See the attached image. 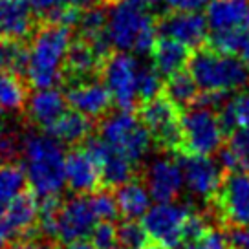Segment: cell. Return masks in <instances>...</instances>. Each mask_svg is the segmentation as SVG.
<instances>
[{
	"label": "cell",
	"instance_id": "f35d334b",
	"mask_svg": "<svg viewBox=\"0 0 249 249\" xmlns=\"http://www.w3.org/2000/svg\"><path fill=\"white\" fill-rule=\"evenodd\" d=\"M13 249H55L52 244L48 242H39V240H24L20 244H17Z\"/></svg>",
	"mask_w": 249,
	"mask_h": 249
},
{
	"label": "cell",
	"instance_id": "484cf974",
	"mask_svg": "<svg viewBox=\"0 0 249 249\" xmlns=\"http://www.w3.org/2000/svg\"><path fill=\"white\" fill-rule=\"evenodd\" d=\"M161 92L171 99L181 112H185L187 108L195 107L196 99H198V93L200 88L195 83L193 75L189 73V70H179L176 73H172L167 77V81L163 83Z\"/></svg>",
	"mask_w": 249,
	"mask_h": 249
},
{
	"label": "cell",
	"instance_id": "ba28073f",
	"mask_svg": "<svg viewBox=\"0 0 249 249\" xmlns=\"http://www.w3.org/2000/svg\"><path fill=\"white\" fill-rule=\"evenodd\" d=\"M211 205L216 213V218L227 227L249 226V172L229 171L222 176Z\"/></svg>",
	"mask_w": 249,
	"mask_h": 249
},
{
	"label": "cell",
	"instance_id": "277c9868",
	"mask_svg": "<svg viewBox=\"0 0 249 249\" xmlns=\"http://www.w3.org/2000/svg\"><path fill=\"white\" fill-rule=\"evenodd\" d=\"M107 35L119 52L147 53L158 37L156 18L138 0H119L108 17Z\"/></svg>",
	"mask_w": 249,
	"mask_h": 249
},
{
	"label": "cell",
	"instance_id": "836d02e7",
	"mask_svg": "<svg viewBox=\"0 0 249 249\" xmlns=\"http://www.w3.org/2000/svg\"><path fill=\"white\" fill-rule=\"evenodd\" d=\"M163 83L161 75L154 68H140L138 71V101H148L156 97L158 93H161Z\"/></svg>",
	"mask_w": 249,
	"mask_h": 249
},
{
	"label": "cell",
	"instance_id": "d590c367",
	"mask_svg": "<svg viewBox=\"0 0 249 249\" xmlns=\"http://www.w3.org/2000/svg\"><path fill=\"white\" fill-rule=\"evenodd\" d=\"M209 229L205 218L202 214H196V213H189V216L185 220V226H183V234H181V244H189V242H198L202 238L205 231Z\"/></svg>",
	"mask_w": 249,
	"mask_h": 249
},
{
	"label": "cell",
	"instance_id": "e0dca14e",
	"mask_svg": "<svg viewBox=\"0 0 249 249\" xmlns=\"http://www.w3.org/2000/svg\"><path fill=\"white\" fill-rule=\"evenodd\" d=\"M64 95L71 108L88 117H103L114 103L107 85L95 79L70 83Z\"/></svg>",
	"mask_w": 249,
	"mask_h": 249
},
{
	"label": "cell",
	"instance_id": "4dcf8cb0",
	"mask_svg": "<svg viewBox=\"0 0 249 249\" xmlns=\"http://www.w3.org/2000/svg\"><path fill=\"white\" fill-rule=\"evenodd\" d=\"M26 171L15 161L0 163V200L8 203L11 198L20 195L26 185Z\"/></svg>",
	"mask_w": 249,
	"mask_h": 249
},
{
	"label": "cell",
	"instance_id": "f546056e",
	"mask_svg": "<svg viewBox=\"0 0 249 249\" xmlns=\"http://www.w3.org/2000/svg\"><path fill=\"white\" fill-rule=\"evenodd\" d=\"M30 44L26 40H0V62L6 70L26 75Z\"/></svg>",
	"mask_w": 249,
	"mask_h": 249
},
{
	"label": "cell",
	"instance_id": "2e32d148",
	"mask_svg": "<svg viewBox=\"0 0 249 249\" xmlns=\"http://www.w3.org/2000/svg\"><path fill=\"white\" fill-rule=\"evenodd\" d=\"M183 183L195 196L211 202L222 181V171L209 156H179Z\"/></svg>",
	"mask_w": 249,
	"mask_h": 249
},
{
	"label": "cell",
	"instance_id": "7c38bea8",
	"mask_svg": "<svg viewBox=\"0 0 249 249\" xmlns=\"http://www.w3.org/2000/svg\"><path fill=\"white\" fill-rule=\"evenodd\" d=\"M110 53H105L99 48L92 44L90 40L83 37H75L70 40V46L64 57L62 64V79H66V83H79L86 79H95L101 75L103 64L107 61Z\"/></svg>",
	"mask_w": 249,
	"mask_h": 249
},
{
	"label": "cell",
	"instance_id": "b9f144b4",
	"mask_svg": "<svg viewBox=\"0 0 249 249\" xmlns=\"http://www.w3.org/2000/svg\"><path fill=\"white\" fill-rule=\"evenodd\" d=\"M238 55H240V59L246 64L249 66V37L246 40H244V44H242V48H240V52H238Z\"/></svg>",
	"mask_w": 249,
	"mask_h": 249
},
{
	"label": "cell",
	"instance_id": "ac0fdd59",
	"mask_svg": "<svg viewBox=\"0 0 249 249\" xmlns=\"http://www.w3.org/2000/svg\"><path fill=\"white\" fill-rule=\"evenodd\" d=\"M37 26L28 0H0V40H28Z\"/></svg>",
	"mask_w": 249,
	"mask_h": 249
},
{
	"label": "cell",
	"instance_id": "7bdbcfd3",
	"mask_svg": "<svg viewBox=\"0 0 249 249\" xmlns=\"http://www.w3.org/2000/svg\"><path fill=\"white\" fill-rule=\"evenodd\" d=\"M66 249H95L92 244H86V242H73V244H66Z\"/></svg>",
	"mask_w": 249,
	"mask_h": 249
},
{
	"label": "cell",
	"instance_id": "52a82bcc",
	"mask_svg": "<svg viewBox=\"0 0 249 249\" xmlns=\"http://www.w3.org/2000/svg\"><path fill=\"white\" fill-rule=\"evenodd\" d=\"M101 138L119 154L128 158L132 163H140L150 148V134L143 126L140 117L132 112L121 110L119 114L107 117L99 126Z\"/></svg>",
	"mask_w": 249,
	"mask_h": 249
},
{
	"label": "cell",
	"instance_id": "83f0119b",
	"mask_svg": "<svg viewBox=\"0 0 249 249\" xmlns=\"http://www.w3.org/2000/svg\"><path fill=\"white\" fill-rule=\"evenodd\" d=\"M222 167L227 171H248L249 172V132L236 130L229 136L227 145L220 152Z\"/></svg>",
	"mask_w": 249,
	"mask_h": 249
},
{
	"label": "cell",
	"instance_id": "cb8c5ba5",
	"mask_svg": "<svg viewBox=\"0 0 249 249\" xmlns=\"http://www.w3.org/2000/svg\"><path fill=\"white\" fill-rule=\"evenodd\" d=\"M48 136H52L59 143H83L86 138H90L92 132V121L90 117L81 114L79 110H64L61 116L46 128Z\"/></svg>",
	"mask_w": 249,
	"mask_h": 249
},
{
	"label": "cell",
	"instance_id": "e575fe53",
	"mask_svg": "<svg viewBox=\"0 0 249 249\" xmlns=\"http://www.w3.org/2000/svg\"><path fill=\"white\" fill-rule=\"evenodd\" d=\"M90 238L95 249H114L117 244V227L108 220H103L101 224L93 226Z\"/></svg>",
	"mask_w": 249,
	"mask_h": 249
},
{
	"label": "cell",
	"instance_id": "8992f818",
	"mask_svg": "<svg viewBox=\"0 0 249 249\" xmlns=\"http://www.w3.org/2000/svg\"><path fill=\"white\" fill-rule=\"evenodd\" d=\"M183 138L178 156H211L222 147L224 124L207 107H191L181 116Z\"/></svg>",
	"mask_w": 249,
	"mask_h": 249
},
{
	"label": "cell",
	"instance_id": "7dc6e473",
	"mask_svg": "<svg viewBox=\"0 0 249 249\" xmlns=\"http://www.w3.org/2000/svg\"><path fill=\"white\" fill-rule=\"evenodd\" d=\"M105 2H110V4H117L119 0H105Z\"/></svg>",
	"mask_w": 249,
	"mask_h": 249
},
{
	"label": "cell",
	"instance_id": "7a4b0ae2",
	"mask_svg": "<svg viewBox=\"0 0 249 249\" xmlns=\"http://www.w3.org/2000/svg\"><path fill=\"white\" fill-rule=\"evenodd\" d=\"M20 148L26 158V179L37 200L61 195L66 178L59 141L48 134H28Z\"/></svg>",
	"mask_w": 249,
	"mask_h": 249
},
{
	"label": "cell",
	"instance_id": "d4e9b609",
	"mask_svg": "<svg viewBox=\"0 0 249 249\" xmlns=\"http://www.w3.org/2000/svg\"><path fill=\"white\" fill-rule=\"evenodd\" d=\"M150 198L152 196L148 193V189L136 178L123 183L121 187H117L116 193L119 213L128 220H136V218L143 216L150 207Z\"/></svg>",
	"mask_w": 249,
	"mask_h": 249
},
{
	"label": "cell",
	"instance_id": "5bb4252c",
	"mask_svg": "<svg viewBox=\"0 0 249 249\" xmlns=\"http://www.w3.org/2000/svg\"><path fill=\"white\" fill-rule=\"evenodd\" d=\"M207 18L193 11H171L156 18L158 35L179 40L189 48H200L207 42Z\"/></svg>",
	"mask_w": 249,
	"mask_h": 249
},
{
	"label": "cell",
	"instance_id": "74e56055",
	"mask_svg": "<svg viewBox=\"0 0 249 249\" xmlns=\"http://www.w3.org/2000/svg\"><path fill=\"white\" fill-rule=\"evenodd\" d=\"M227 238L234 249H249V226L233 229Z\"/></svg>",
	"mask_w": 249,
	"mask_h": 249
},
{
	"label": "cell",
	"instance_id": "44dd1931",
	"mask_svg": "<svg viewBox=\"0 0 249 249\" xmlns=\"http://www.w3.org/2000/svg\"><path fill=\"white\" fill-rule=\"evenodd\" d=\"M207 26L211 31H249V0H211Z\"/></svg>",
	"mask_w": 249,
	"mask_h": 249
},
{
	"label": "cell",
	"instance_id": "9c48e42d",
	"mask_svg": "<svg viewBox=\"0 0 249 249\" xmlns=\"http://www.w3.org/2000/svg\"><path fill=\"white\" fill-rule=\"evenodd\" d=\"M138 71L140 64L124 52L110 53L103 64L101 75L110 90L112 101L124 112L138 108Z\"/></svg>",
	"mask_w": 249,
	"mask_h": 249
},
{
	"label": "cell",
	"instance_id": "30bf717a",
	"mask_svg": "<svg viewBox=\"0 0 249 249\" xmlns=\"http://www.w3.org/2000/svg\"><path fill=\"white\" fill-rule=\"evenodd\" d=\"M191 211L181 205H172L169 202H160L154 207H148L143 214V227L148 240L163 244L167 248L181 246L183 226Z\"/></svg>",
	"mask_w": 249,
	"mask_h": 249
},
{
	"label": "cell",
	"instance_id": "1f68e13d",
	"mask_svg": "<svg viewBox=\"0 0 249 249\" xmlns=\"http://www.w3.org/2000/svg\"><path fill=\"white\" fill-rule=\"evenodd\" d=\"M90 203H92V209L95 213L97 220H108V222H112L119 214L116 195H112V191H110L108 187H103L99 191H95L93 196L90 198Z\"/></svg>",
	"mask_w": 249,
	"mask_h": 249
},
{
	"label": "cell",
	"instance_id": "ab89813d",
	"mask_svg": "<svg viewBox=\"0 0 249 249\" xmlns=\"http://www.w3.org/2000/svg\"><path fill=\"white\" fill-rule=\"evenodd\" d=\"M179 249H211L205 242L200 238L198 242H189V244H181V248Z\"/></svg>",
	"mask_w": 249,
	"mask_h": 249
},
{
	"label": "cell",
	"instance_id": "6da1fadb",
	"mask_svg": "<svg viewBox=\"0 0 249 249\" xmlns=\"http://www.w3.org/2000/svg\"><path fill=\"white\" fill-rule=\"evenodd\" d=\"M30 42L26 77L37 88H52L62 81V64L71 40L70 26L44 22L37 26Z\"/></svg>",
	"mask_w": 249,
	"mask_h": 249
},
{
	"label": "cell",
	"instance_id": "f1b7e54d",
	"mask_svg": "<svg viewBox=\"0 0 249 249\" xmlns=\"http://www.w3.org/2000/svg\"><path fill=\"white\" fill-rule=\"evenodd\" d=\"M220 121L224 130H246L249 132V86H246L231 101L224 103Z\"/></svg>",
	"mask_w": 249,
	"mask_h": 249
},
{
	"label": "cell",
	"instance_id": "f6af8a7d",
	"mask_svg": "<svg viewBox=\"0 0 249 249\" xmlns=\"http://www.w3.org/2000/svg\"><path fill=\"white\" fill-rule=\"evenodd\" d=\"M140 4H143L145 8H148V6H158V4H161V2H165V0H138Z\"/></svg>",
	"mask_w": 249,
	"mask_h": 249
},
{
	"label": "cell",
	"instance_id": "ffe728a7",
	"mask_svg": "<svg viewBox=\"0 0 249 249\" xmlns=\"http://www.w3.org/2000/svg\"><path fill=\"white\" fill-rule=\"evenodd\" d=\"M39 218V200L33 191H22L20 195L11 198L2 211V224L8 229L9 234L26 236L37 226Z\"/></svg>",
	"mask_w": 249,
	"mask_h": 249
},
{
	"label": "cell",
	"instance_id": "d6986e66",
	"mask_svg": "<svg viewBox=\"0 0 249 249\" xmlns=\"http://www.w3.org/2000/svg\"><path fill=\"white\" fill-rule=\"evenodd\" d=\"M147 189L156 202H171L183 187V171L178 161L156 160L147 171Z\"/></svg>",
	"mask_w": 249,
	"mask_h": 249
},
{
	"label": "cell",
	"instance_id": "8d00e7d4",
	"mask_svg": "<svg viewBox=\"0 0 249 249\" xmlns=\"http://www.w3.org/2000/svg\"><path fill=\"white\" fill-rule=\"evenodd\" d=\"M165 2L172 11H193V13H198L200 9L207 8L211 4V0H165Z\"/></svg>",
	"mask_w": 249,
	"mask_h": 249
},
{
	"label": "cell",
	"instance_id": "4fadbf2b",
	"mask_svg": "<svg viewBox=\"0 0 249 249\" xmlns=\"http://www.w3.org/2000/svg\"><path fill=\"white\" fill-rule=\"evenodd\" d=\"M83 147L93 156V160L99 165L103 187L117 189L136 178V163L114 150L103 138H86L83 141Z\"/></svg>",
	"mask_w": 249,
	"mask_h": 249
},
{
	"label": "cell",
	"instance_id": "4316f807",
	"mask_svg": "<svg viewBox=\"0 0 249 249\" xmlns=\"http://www.w3.org/2000/svg\"><path fill=\"white\" fill-rule=\"evenodd\" d=\"M28 103V88L22 75L9 70H0V110L17 112Z\"/></svg>",
	"mask_w": 249,
	"mask_h": 249
},
{
	"label": "cell",
	"instance_id": "c3c4849f",
	"mask_svg": "<svg viewBox=\"0 0 249 249\" xmlns=\"http://www.w3.org/2000/svg\"><path fill=\"white\" fill-rule=\"evenodd\" d=\"M114 249H128V248H124V246H123V248H114Z\"/></svg>",
	"mask_w": 249,
	"mask_h": 249
},
{
	"label": "cell",
	"instance_id": "8fae6325",
	"mask_svg": "<svg viewBox=\"0 0 249 249\" xmlns=\"http://www.w3.org/2000/svg\"><path fill=\"white\" fill-rule=\"evenodd\" d=\"M95 213L92 209L90 198L77 195L59 205L55 220V238L62 244H73L90 236L95 226Z\"/></svg>",
	"mask_w": 249,
	"mask_h": 249
},
{
	"label": "cell",
	"instance_id": "9a60e30c",
	"mask_svg": "<svg viewBox=\"0 0 249 249\" xmlns=\"http://www.w3.org/2000/svg\"><path fill=\"white\" fill-rule=\"evenodd\" d=\"M64 178L77 195H90L103 187L99 165L85 147H77L64 154Z\"/></svg>",
	"mask_w": 249,
	"mask_h": 249
},
{
	"label": "cell",
	"instance_id": "603a6c76",
	"mask_svg": "<svg viewBox=\"0 0 249 249\" xmlns=\"http://www.w3.org/2000/svg\"><path fill=\"white\" fill-rule=\"evenodd\" d=\"M66 107H68V101L61 90H57L55 86L39 88L28 99V116L37 126L46 130L48 126L66 110Z\"/></svg>",
	"mask_w": 249,
	"mask_h": 249
},
{
	"label": "cell",
	"instance_id": "ee69618b",
	"mask_svg": "<svg viewBox=\"0 0 249 249\" xmlns=\"http://www.w3.org/2000/svg\"><path fill=\"white\" fill-rule=\"evenodd\" d=\"M141 249H169L167 246H163V244H158V242H150V244H145Z\"/></svg>",
	"mask_w": 249,
	"mask_h": 249
},
{
	"label": "cell",
	"instance_id": "60d3db41",
	"mask_svg": "<svg viewBox=\"0 0 249 249\" xmlns=\"http://www.w3.org/2000/svg\"><path fill=\"white\" fill-rule=\"evenodd\" d=\"M9 236H11V234L8 233V229L4 227V224L0 222V249H4V248H6V246H8Z\"/></svg>",
	"mask_w": 249,
	"mask_h": 249
},
{
	"label": "cell",
	"instance_id": "7402d4cb",
	"mask_svg": "<svg viewBox=\"0 0 249 249\" xmlns=\"http://www.w3.org/2000/svg\"><path fill=\"white\" fill-rule=\"evenodd\" d=\"M150 55H152V62H154V70L160 75L169 77L172 73L187 68L189 59H191V48L181 44L176 39L158 35L150 48Z\"/></svg>",
	"mask_w": 249,
	"mask_h": 249
},
{
	"label": "cell",
	"instance_id": "bcb514c9",
	"mask_svg": "<svg viewBox=\"0 0 249 249\" xmlns=\"http://www.w3.org/2000/svg\"><path fill=\"white\" fill-rule=\"evenodd\" d=\"M4 207H6V203L0 200V216H2V211H4Z\"/></svg>",
	"mask_w": 249,
	"mask_h": 249
},
{
	"label": "cell",
	"instance_id": "d6a6232c",
	"mask_svg": "<svg viewBox=\"0 0 249 249\" xmlns=\"http://www.w3.org/2000/svg\"><path fill=\"white\" fill-rule=\"evenodd\" d=\"M117 240L128 249H141L148 242V236L143 224H138L136 220L126 218L123 224L117 227Z\"/></svg>",
	"mask_w": 249,
	"mask_h": 249
},
{
	"label": "cell",
	"instance_id": "5b68a950",
	"mask_svg": "<svg viewBox=\"0 0 249 249\" xmlns=\"http://www.w3.org/2000/svg\"><path fill=\"white\" fill-rule=\"evenodd\" d=\"M136 110H138L136 116L140 117L143 126L147 128L156 147L179 154L181 138H183V126H181L183 112L163 92L148 101L140 103Z\"/></svg>",
	"mask_w": 249,
	"mask_h": 249
},
{
	"label": "cell",
	"instance_id": "3957f363",
	"mask_svg": "<svg viewBox=\"0 0 249 249\" xmlns=\"http://www.w3.org/2000/svg\"><path fill=\"white\" fill-rule=\"evenodd\" d=\"M189 73L202 92L227 93L249 86V66L231 53L218 52L209 44L196 48L189 59Z\"/></svg>",
	"mask_w": 249,
	"mask_h": 249
}]
</instances>
